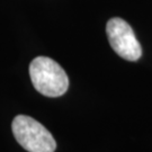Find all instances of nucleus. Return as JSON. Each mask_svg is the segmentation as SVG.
I'll list each match as a JSON object with an SVG mask.
<instances>
[{
	"label": "nucleus",
	"instance_id": "2",
	"mask_svg": "<svg viewBox=\"0 0 152 152\" xmlns=\"http://www.w3.org/2000/svg\"><path fill=\"white\" fill-rule=\"evenodd\" d=\"M16 141L28 152H54L56 142L50 131L27 115H17L11 123Z\"/></svg>",
	"mask_w": 152,
	"mask_h": 152
},
{
	"label": "nucleus",
	"instance_id": "3",
	"mask_svg": "<svg viewBox=\"0 0 152 152\" xmlns=\"http://www.w3.org/2000/svg\"><path fill=\"white\" fill-rule=\"evenodd\" d=\"M106 34L108 42L121 58L127 61H137L142 55V48L134 31L124 19L114 17L106 25Z\"/></svg>",
	"mask_w": 152,
	"mask_h": 152
},
{
	"label": "nucleus",
	"instance_id": "1",
	"mask_svg": "<svg viewBox=\"0 0 152 152\" xmlns=\"http://www.w3.org/2000/svg\"><path fill=\"white\" fill-rule=\"evenodd\" d=\"M33 86L46 97H60L69 88V78L58 62L48 56H37L29 64Z\"/></svg>",
	"mask_w": 152,
	"mask_h": 152
}]
</instances>
